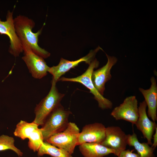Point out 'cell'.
<instances>
[{
	"label": "cell",
	"instance_id": "6da1fadb",
	"mask_svg": "<svg viewBox=\"0 0 157 157\" xmlns=\"http://www.w3.org/2000/svg\"><path fill=\"white\" fill-rule=\"evenodd\" d=\"M14 23L16 33L22 44H27L34 53L44 59L50 56V53L40 47L38 44V37L42 29L36 33L33 32L35 24L33 19L20 15L14 18Z\"/></svg>",
	"mask_w": 157,
	"mask_h": 157
},
{
	"label": "cell",
	"instance_id": "7a4b0ae2",
	"mask_svg": "<svg viewBox=\"0 0 157 157\" xmlns=\"http://www.w3.org/2000/svg\"><path fill=\"white\" fill-rule=\"evenodd\" d=\"M56 83L51 81V86L48 93L34 109L35 118L33 122L39 126H42L49 114L59 105L65 96L59 92L56 86Z\"/></svg>",
	"mask_w": 157,
	"mask_h": 157
},
{
	"label": "cell",
	"instance_id": "3957f363",
	"mask_svg": "<svg viewBox=\"0 0 157 157\" xmlns=\"http://www.w3.org/2000/svg\"><path fill=\"white\" fill-rule=\"evenodd\" d=\"M71 113L60 104L49 114L40 128L44 141L66 128L69 122V117Z\"/></svg>",
	"mask_w": 157,
	"mask_h": 157
},
{
	"label": "cell",
	"instance_id": "277c9868",
	"mask_svg": "<svg viewBox=\"0 0 157 157\" xmlns=\"http://www.w3.org/2000/svg\"><path fill=\"white\" fill-rule=\"evenodd\" d=\"M99 62L95 58L89 65L85 71L80 76L73 78L60 77L58 81L76 82L80 83L89 90L97 101L99 108L102 109H110L113 107L112 102L100 94L94 87L92 80L91 76L94 69L97 68Z\"/></svg>",
	"mask_w": 157,
	"mask_h": 157
},
{
	"label": "cell",
	"instance_id": "5b68a950",
	"mask_svg": "<svg viewBox=\"0 0 157 157\" xmlns=\"http://www.w3.org/2000/svg\"><path fill=\"white\" fill-rule=\"evenodd\" d=\"M80 130L74 122H69L63 131L50 137L45 141L72 154L76 146H77Z\"/></svg>",
	"mask_w": 157,
	"mask_h": 157
},
{
	"label": "cell",
	"instance_id": "8992f818",
	"mask_svg": "<svg viewBox=\"0 0 157 157\" xmlns=\"http://www.w3.org/2000/svg\"><path fill=\"white\" fill-rule=\"evenodd\" d=\"M22 45L24 54L22 59L32 76L40 79L46 76L49 67L44 58L34 53L27 44H22Z\"/></svg>",
	"mask_w": 157,
	"mask_h": 157
},
{
	"label": "cell",
	"instance_id": "52a82bcc",
	"mask_svg": "<svg viewBox=\"0 0 157 157\" xmlns=\"http://www.w3.org/2000/svg\"><path fill=\"white\" fill-rule=\"evenodd\" d=\"M111 115L116 120H124L135 124L139 117L138 101L136 97L126 98L123 102L114 108Z\"/></svg>",
	"mask_w": 157,
	"mask_h": 157
},
{
	"label": "cell",
	"instance_id": "ba28073f",
	"mask_svg": "<svg viewBox=\"0 0 157 157\" xmlns=\"http://www.w3.org/2000/svg\"><path fill=\"white\" fill-rule=\"evenodd\" d=\"M13 11L8 10L5 21L0 19V34L6 35L10 39L9 52L15 57L19 56L23 52L21 43L18 37L15 28Z\"/></svg>",
	"mask_w": 157,
	"mask_h": 157
},
{
	"label": "cell",
	"instance_id": "9c48e42d",
	"mask_svg": "<svg viewBox=\"0 0 157 157\" xmlns=\"http://www.w3.org/2000/svg\"><path fill=\"white\" fill-rule=\"evenodd\" d=\"M100 49H102L99 46L95 49L90 50L85 56L74 61L68 60L61 58L57 65L49 67L48 69V72L53 76L52 81L56 83L62 75L81 62H84L89 65L94 59L96 53Z\"/></svg>",
	"mask_w": 157,
	"mask_h": 157
},
{
	"label": "cell",
	"instance_id": "30bf717a",
	"mask_svg": "<svg viewBox=\"0 0 157 157\" xmlns=\"http://www.w3.org/2000/svg\"><path fill=\"white\" fill-rule=\"evenodd\" d=\"M102 145L113 150L117 156L126 150L127 145V135L118 126L106 127L105 137L101 143Z\"/></svg>",
	"mask_w": 157,
	"mask_h": 157
},
{
	"label": "cell",
	"instance_id": "8fae6325",
	"mask_svg": "<svg viewBox=\"0 0 157 157\" xmlns=\"http://www.w3.org/2000/svg\"><path fill=\"white\" fill-rule=\"evenodd\" d=\"M106 129L105 126L100 123L85 125L79 134L77 145L85 143L101 144L105 137Z\"/></svg>",
	"mask_w": 157,
	"mask_h": 157
},
{
	"label": "cell",
	"instance_id": "7c38bea8",
	"mask_svg": "<svg viewBox=\"0 0 157 157\" xmlns=\"http://www.w3.org/2000/svg\"><path fill=\"white\" fill-rule=\"evenodd\" d=\"M108 61L106 64L102 67L93 71L91 79L92 83L99 93L103 95L105 89V84L112 77L110 70L117 63V59L114 56H110L106 53Z\"/></svg>",
	"mask_w": 157,
	"mask_h": 157
},
{
	"label": "cell",
	"instance_id": "4fadbf2b",
	"mask_svg": "<svg viewBox=\"0 0 157 157\" xmlns=\"http://www.w3.org/2000/svg\"><path fill=\"white\" fill-rule=\"evenodd\" d=\"M147 105L144 101L140 103L138 107L139 117L135 124L137 128L141 131L144 138L147 139V143L152 145V139L157 127L155 122L149 119L146 112Z\"/></svg>",
	"mask_w": 157,
	"mask_h": 157
},
{
	"label": "cell",
	"instance_id": "5bb4252c",
	"mask_svg": "<svg viewBox=\"0 0 157 157\" xmlns=\"http://www.w3.org/2000/svg\"><path fill=\"white\" fill-rule=\"evenodd\" d=\"M150 81L151 84L149 89L139 88V90L143 95L148 107V116L155 122L157 120V85L154 76L151 78Z\"/></svg>",
	"mask_w": 157,
	"mask_h": 157
},
{
	"label": "cell",
	"instance_id": "9a60e30c",
	"mask_svg": "<svg viewBox=\"0 0 157 157\" xmlns=\"http://www.w3.org/2000/svg\"><path fill=\"white\" fill-rule=\"evenodd\" d=\"M79 151L84 157H104L115 154L114 151L100 143H85L79 145Z\"/></svg>",
	"mask_w": 157,
	"mask_h": 157
},
{
	"label": "cell",
	"instance_id": "2e32d148",
	"mask_svg": "<svg viewBox=\"0 0 157 157\" xmlns=\"http://www.w3.org/2000/svg\"><path fill=\"white\" fill-rule=\"evenodd\" d=\"M127 145L133 147L140 157H155L154 154L155 149L149 146L147 143L140 142L134 132L131 135H127Z\"/></svg>",
	"mask_w": 157,
	"mask_h": 157
},
{
	"label": "cell",
	"instance_id": "e0dca14e",
	"mask_svg": "<svg viewBox=\"0 0 157 157\" xmlns=\"http://www.w3.org/2000/svg\"><path fill=\"white\" fill-rule=\"evenodd\" d=\"M47 154L53 157H73L72 155L65 150L44 141L38 151L39 156Z\"/></svg>",
	"mask_w": 157,
	"mask_h": 157
},
{
	"label": "cell",
	"instance_id": "ac0fdd59",
	"mask_svg": "<svg viewBox=\"0 0 157 157\" xmlns=\"http://www.w3.org/2000/svg\"><path fill=\"white\" fill-rule=\"evenodd\" d=\"M38 126L33 122L29 123L25 121L21 120L16 125L13 133L14 135L24 140L28 138L32 132L38 128Z\"/></svg>",
	"mask_w": 157,
	"mask_h": 157
},
{
	"label": "cell",
	"instance_id": "d6986e66",
	"mask_svg": "<svg viewBox=\"0 0 157 157\" xmlns=\"http://www.w3.org/2000/svg\"><path fill=\"white\" fill-rule=\"evenodd\" d=\"M28 145L29 148L34 152L38 151L44 142L41 129L38 128L34 130L28 138Z\"/></svg>",
	"mask_w": 157,
	"mask_h": 157
},
{
	"label": "cell",
	"instance_id": "ffe728a7",
	"mask_svg": "<svg viewBox=\"0 0 157 157\" xmlns=\"http://www.w3.org/2000/svg\"><path fill=\"white\" fill-rule=\"evenodd\" d=\"M14 142V139L12 137L3 134L0 135V151L11 150L15 152L19 157L22 156L23 153L15 146Z\"/></svg>",
	"mask_w": 157,
	"mask_h": 157
},
{
	"label": "cell",
	"instance_id": "44dd1931",
	"mask_svg": "<svg viewBox=\"0 0 157 157\" xmlns=\"http://www.w3.org/2000/svg\"><path fill=\"white\" fill-rule=\"evenodd\" d=\"M134 150H125L121 152L118 157H140L138 154L133 152Z\"/></svg>",
	"mask_w": 157,
	"mask_h": 157
},
{
	"label": "cell",
	"instance_id": "7402d4cb",
	"mask_svg": "<svg viewBox=\"0 0 157 157\" xmlns=\"http://www.w3.org/2000/svg\"><path fill=\"white\" fill-rule=\"evenodd\" d=\"M155 131V133L153 136V143H152L151 147L155 149L157 146V127L156 128Z\"/></svg>",
	"mask_w": 157,
	"mask_h": 157
}]
</instances>
